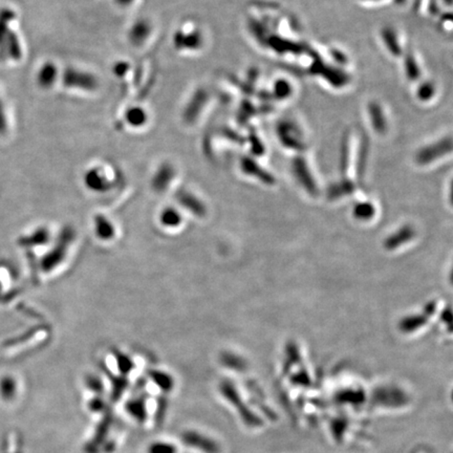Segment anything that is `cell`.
Segmentation results:
<instances>
[{
	"label": "cell",
	"mask_w": 453,
	"mask_h": 453,
	"mask_svg": "<svg viewBox=\"0 0 453 453\" xmlns=\"http://www.w3.org/2000/svg\"><path fill=\"white\" fill-rule=\"evenodd\" d=\"M322 422L327 426V435L338 446H348L361 442L367 438L365 419L346 412H325Z\"/></svg>",
	"instance_id": "obj_1"
},
{
	"label": "cell",
	"mask_w": 453,
	"mask_h": 453,
	"mask_svg": "<svg viewBox=\"0 0 453 453\" xmlns=\"http://www.w3.org/2000/svg\"><path fill=\"white\" fill-rule=\"evenodd\" d=\"M220 390L222 393L223 397L231 404L234 407L237 408L238 416L242 419V423L246 426L251 427V428H259L263 426V420L258 414H255L246 403L244 400L240 397L239 393L237 389L234 387L230 381H224L221 383Z\"/></svg>",
	"instance_id": "obj_2"
},
{
	"label": "cell",
	"mask_w": 453,
	"mask_h": 453,
	"mask_svg": "<svg viewBox=\"0 0 453 453\" xmlns=\"http://www.w3.org/2000/svg\"><path fill=\"white\" fill-rule=\"evenodd\" d=\"M180 441L187 447L203 453H221V445L208 435L197 431H185L180 435Z\"/></svg>",
	"instance_id": "obj_3"
},
{
	"label": "cell",
	"mask_w": 453,
	"mask_h": 453,
	"mask_svg": "<svg viewBox=\"0 0 453 453\" xmlns=\"http://www.w3.org/2000/svg\"><path fill=\"white\" fill-rule=\"evenodd\" d=\"M146 19L136 21L129 29V41L136 48H141L146 44L152 34V27Z\"/></svg>",
	"instance_id": "obj_4"
},
{
	"label": "cell",
	"mask_w": 453,
	"mask_h": 453,
	"mask_svg": "<svg viewBox=\"0 0 453 453\" xmlns=\"http://www.w3.org/2000/svg\"><path fill=\"white\" fill-rule=\"evenodd\" d=\"M127 414L139 424H144L148 419L147 405L144 397L133 398L125 403Z\"/></svg>",
	"instance_id": "obj_5"
},
{
	"label": "cell",
	"mask_w": 453,
	"mask_h": 453,
	"mask_svg": "<svg viewBox=\"0 0 453 453\" xmlns=\"http://www.w3.org/2000/svg\"><path fill=\"white\" fill-rule=\"evenodd\" d=\"M125 122L133 129H141L147 123L148 114L145 108L140 106H133L127 108L124 114Z\"/></svg>",
	"instance_id": "obj_6"
},
{
	"label": "cell",
	"mask_w": 453,
	"mask_h": 453,
	"mask_svg": "<svg viewBox=\"0 0 453 453\" xmlns=\"http://www.w3.org/2000/svg\"><path fill=\"white\" fill-rule=\"evenodd\" d=\"M176 197H178V203L183 207L186 208L189 211L195 214V216H203L206 214L205 206L195 195H190V193L186 192V191H180L176 195Z\"/></svg>",
	"instance_id": "obj_7"
},
{
	"label": "cell",
	"mask_w": 453,
	"mask_h": 453,
	"mask_svg": "<svg viewBox=\"0 0 453 453\" xmlns=\"http://www.w3.org/2000/svg\"><path fill=\"white\" fill-rule=\"evenodd\" d=\"M173 176L174 170L172 166L168 165V164L161 166V168L155 173V178H153V188L157 191L165 190L169 186L170 182H171Z\"/></svg>",
	"instance_id": "obj_8"
},
{
	"label": "cell",
	"mask_w": 453,
	"mask_h": 453,
	"mask_svg": "<svg viewBox=\"0 0 453 453\" xmlns=\"http://www.w3.org/2000/svg\"><path fill=\"white\" fill-rule=\"evenodd\" d=\"M112 420H114V418H112V412H106L104 414L103 419H102V422H100V424L98 425L95 439H93V441H91V445H89L91 446V452L95 450L96 447L99 446V444L103 445L104 442L106 441V435H107L110 426H112Z\"/></svg>",
	"instance_id": "obj_9"
},
{
	"label": "cell",
	"mask_w": 453,
	"mask_h": 453,
	"mask_svg": "<svg viewBox=\"0 0 453 453\" xmlns=\"http://www.w3.org/2000/svg\"><path fill=\"white\" fill-rule=\"evenodd\" d=\"M148 377L163 393H170L174 388L173 378L165 372L151 369L148 372Z\"/></svg>",
	"instance_id": "obj_10"
},
{
	"label": "cell",
	"mask_w": 453,
	"mask_h": 453,
	"mask_svg": "<svg viewBox=\"0 0 453 453\" xmlns=\"http://www.w3.org/2000/svg\"><path fill=\"white\" fill-rule=\"evenodd\" d=\"M86 184L91 190L105 191L110 188V182L100 173L99 169L91 170L86 176Z\"/></svg>",
	"instance_id": "obj_11"
},
{
	"label": "cell",
	"mask_w": 453,
	"mask_h": 453,
	"mask_svg": "<svg viewBox=\"0 0 453 453\" xmlns=\"http://www.w3.org/2000/svg\"><path fill=\"white\" fill-rule=\"evenodd\" d=\"M95 224L98 237L104 240L110 239V238L114 237V228L105 216H98L96 218Z\"/></svg>",
	"instance_id": "obj_12"
},
{
	"label": "cell",
	"mask_w": 453,
	"mask_h": 453,
	"mask_svg": "<svg viewBox=\"0 0 453 453\" xmlns=\"http://www.w3.org/2000/svg\"><path fill=\"white\" fill-rule=\"evenodd\" d=\"M178 447L170 442L155 441L148 445L146 453H178Z\"/></svg>",
	"instance_id": "obj_13"
},
{
	"label": "cell",
	"mask_w": 453,
	"mask_h": 453,
	"mask_svg": "<svg viewBox=\"0 0 453 453\" xmlns=\"http://www.w3.org/2000/svg\"><path fill=\"white\" fill-rule=\"evenodd\" d=\"M180 216L173 208H166L161 214V222L164 226L176 227L180 223Z\"/></svg>",
	"instance_id": "obj_14"
},
{
	"label": "cell",
	"mask_w": 453,
	"mask_h": 453,
	"mask_svg": "<svg viewBox=\"0 0 453 453\" xmlns=\"http://www.w3.org/2000/svg\"><path fill=\"white\" fill-rule=\"evenodd\" d=\"M117 365H118L119 371L123 376H127L133 369V363L131 359L126 355L122 353H116Z\"/></svg>",
	"instance_id": "obj_15"
},
{
	"label": "cell",
	"mask_w": 453,
	"mask_h": 453,
	"mask_svg": "<svg viewBox=\"0 0 453 453\" xmlns=\"http://www.w3.org/2000/svg\"><path fill=\"white\" fill-rule=\"evenodd\" d=\"M129 381L125 377H112V398L114 401L120 399L127 388Z\"/></svg>",
	"instance_id": "obj_16"
},
{
	"label": "cell",
	"mask_w": 453,
	"mask_h": 453,
	"mask_svg": "<svg viewBox=\"0 0 453 453\" xmlns=\"http://www.w3.org/2000/svg\"><path fill=\"white\" fill-rule=\"evenodd\" d=\"M222 362L226 365L227 367L234 369V371H244V362L242 359L238 357L233 356V355H225L223 357Z\"/></svg>",
	"instance_id": "obj_17"
},
{
	"label": "cell",
	"mask_w": 453,
	"mask_h": 453,
	"mask_svg": "<svg viewBox=\"0 0 453 453\" xmlns=\"http://www.w3.org/2000/svg\"><path fill=\"white\" fill-rule=\"evenodd\" d=\"M167 408V401L164 398H159V401H157V412H155V423L157 425H161L163 423Z\"/></svg>",
	"instance_id": "obj_18"
},
{
	"label": "cell",
	"mask_w": 453,
	"mask_h": 453,
	"mask_svg": "<svg viewBox=\"0 0 453 453\" xmlns=\"http://www.w3.org/2000/svg\"><path fill=\"white\" fill-rule=\"evenodd\" d=\"M88 407L91 412H97V414L106 412L105 401L100 397H96L93 398V399H91V401H89Z\"/></svg>",
	"instance_id": "obj_19"
},
{
	"label": "cell",
	"mask_w": 453,
	"mask_h": 453,
	"mask_svg": "<svg viewBox=\"0 0 453 453\" xmlns=\"http://www.w3.org/2000/svg\"><path fill=\"white\" fill-rule=\"evenodd\" d=\"M87 386L91 389L93 393H101L103 391L104 386L102 381L99 378L95 377V376H91V377L87 378Z\"/></svg>",
	"instance_id": "obj_20"
},
{
	"label": "cell",
	"mask_w": 453,
	"mask_h": 453,
	"mask_svg": "<svg viewBox=\"0 0 453 453\" xmlns=\"http://www.w3.org/2000/svg\"><path fill=\"white\" fill-rule=\"evenodd\" d=\"M102 446H103L104 452L107 453H112L114 452V449H116V443H114V441H112V440L104 442L103 445Z\"/></svg>",
	"instance_id": "obj_21"
},
{
	"label": "cell",
	"mask_w": 453,
	"mask_h": 453,
	"mask_svg": "<svg viewBox=\"0 0 453 453\" xmlns=\"http://www.w3.org/2000/svg\"><path fill=\"white\" fill-rule=\"evenodd\" d=\"M116 4L118 6H122V8H129V6H133L135 4L136 0H114Z\"/></svg>",
	"instance_id": "obj_22"
},
{
	"label": "cell",
	"mask_w": 453,
	"mask_h": 453,
	"mask_svg": "<svg viewBox=\"0 0 453 453\" xmlns=\"http://www.w3.org/2000/svg\"><path fill=\"white\" fill-rule=\"evenodd\" d=\"M412 453H431V452H429V450L427 449V448L420 447V448H418V449L414 450V452H412Z\"/></svg>",
	"instance_id": "obj_23"
}]
</instances>
